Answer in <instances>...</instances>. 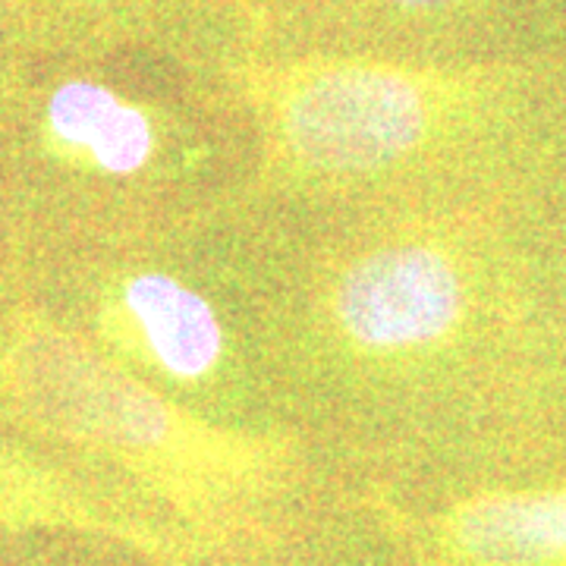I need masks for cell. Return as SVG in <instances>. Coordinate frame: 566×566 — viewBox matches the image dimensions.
I'll return each instance as SVG.
<instances>
[{"label":"cell","instance_id":"obj_1","mask_svg":"<svg viewBox=\"0 0 566 566\" xmlns=\"http://www.w3.org/2000/svg\"><path fill=\"white\" fill-rule=\"evenodd\" d=\"M469 199L218 221L290 428L419 444L447 428L494 318V262Z\"/></svg>","mask_w":566,"mask_h":566},{"label":"cell","instance_id":"obj_2","mask_svg":"<svg viewBox=\"0 0 566 566\" xmlns=\"http://www.w3.org/2000/svg\"><path fill=\"white\" fill-rule=\"evenodd\" d=\"M245 174L221 218H274L469 189L510 107L485 63L249 54L223 70Z\"/></svg>","mask_w":566,"mask_h":566},{"label":"cell","instance_id":"obj_3","mask_svg":"<svg viewBox=\"0 0 566 566\" xmlns=\"http://www.w3.org/2000/svg\"><path fill=\"white\" fill-rule=\"evenodd\" d=\"M0 390L25 422L123 469L199 538L259 535L312 465L300 431L208 419L51 324L10 337Z\"/></svg>","mask_w":566,"mask_h":566},{"label":"cell","instance_id":"obj_4","mask_svg":"<svg viewBox=\"0 0 566 566\" xmlns=\"http://www.w3.org/2000/svg\"><path fill=\"white\" fill-rule=\"evenodd\" d=\"M199 230L145 237L136 259L111 268L95 296L98 353L208 419L290 428L221 233L223 271H214L192 259Z\"/></svg>","mask_w":566,"mask_h":566},{"label":"cell","instance_id":"obj_5","mask_svg":"<svg viewBox=\"0 0 566 566\" xmlns=\"http://www.w3.org/2000/svg\"><path fill=\"white\" fill-rule=\"evenodd\" d=\"M482 0H240L259 57L368 54L450 61L444 44Z\"/></svg>","mask_w":566,"mask_h":566},{"label":"cell","instance_id":"obj_6","mask_svg":"<svg viewBox=\"0 0 566 566\" xmlns=\"http://www.w3.org/2000/svg\"><path fill=\"white\" fill-rule=\"evenodd\" d=\"M422 526L441 566H566V482L472 488Z\"/></svg>","mask_w":566,"mask_h":566},{"label":"cell","instance_id":"obj_7","mask_svg":"<svg viewBox=\"0 0 566 566\" xmlns=\"http://www.w3.org/2000/svg\"><path fill=\"white\" fill-rule=\"evenodd\" d=\"M20 501H22V482L0 465V510L17 506Z\"/></svg>","mask_w":566,"mask_h":566}]
</instances>
